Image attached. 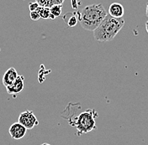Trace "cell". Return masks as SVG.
Returning a JSON list of instances; mask_svg holds the SVG:
<instances>
[{
    "instance_id": "17",
    "label": "cell",
    "mask_w": 148,
    "mask_h": 145,
    "mask_svg": "<svg viewBox=\"0 0 148 145\" xmlns=\"http://www.w3.org/2000/svg\"><path fill=\"white\" fill-rule=\"evenodd\" d=\"M40 145H51V144H46V143H45V144H40Z\"/></svg>"
},
{
    "instance_id": "14",
    "label": "cell",
    "mask_w": 148,
    "mask_h": 145,
    "mask_svg": "<svg viewBox=\"0 0 148 145\" xmlns=\"http://www.w3.org/2000/svg\"><path fill=\"white\" fill-rule=\"evenodd\" d=\"M29 16H30V18L32 20H39L40 18V14H39V13L37 11H32V12H30Z\"/></svg>"
},
{
    "instance_id": "16",
    "label": "cell",
    "mask_w": 148,
    "mask_h": 145,
    "mask_svg": "<svg viewBox=\"0 0 148 145\" xmlns=\"http://www.w3.org/2000/svg\"><path fill=\"white\" fill-rule=\"evenodd\" d=\"M146 29H147V32L148 33V20L147 21V23H146Z\"/></svg>"
},
{
    "instance_id": "6",
    "label": "cell",
    "mask_w": 148,
    "mask_h": 145,
    "mask_svg": "<svg viewBox=\"0 0 148 145\" xmlns=\"http://www.w3.org/2000/svg\"><path fill=\"white\" fill-rule=\"evenodd\" d=\"M24 88H25V77L23 76H19V75L17 77V79L15 80V82H14L12 85H10L9 86H6L7 92L10 95L14 96V97L23 91Z\"/></svg>"
},
{
    "instance_id": "13",
    "label": "cell",
    "mask_w": 148,
    "mask_h": 145,
    "mask_svg": "<svg viewBox=\"0 0 148 145\" xmlns=\"http://www.w3.org/2000/svg\"><path fill=\"white\" fill-rule=\"evenodd\" d=\"M39 7H40V4H39L37 2L30 3L29 4V11H30V12H32V11H36Z\"/></svg>"
},
{
    "instance_id": "5",
    "label": "cell",
    "mask_w": 148,
    "mask_h": 145,
    "mask_svg": "<svg viewBox=\"0 0 148 145\" xmlns=\"http://www.w3.org/2000/svg\"><path fill=\"white\" fill-rule=\"evenodd\" d=\"M26 131H27V129L23 125H21L18 122L13 123L9 129V135L11 136L12 138L16 139V140L21 139L25 136Z\"/></svg>"
},
{
    "instance_id": "7",
    "label": "cell",
    "mask_w": 148,
    "mask_h": 145,
    "mask_svg": "<svg viewBox=\"0 0 148 145\" xmlns=\"http://www.w3.org/2000/svg\"><path fill=\"white\" fill-rule=\"evenodd\" d=\"M18 76V72L14 68V67H10L9 68L5 73L4 75L3 76V86L6 87V86H9L10 85H12L14 82H15V80L17 79V77Z\"/></svg>"
},
{
    "instance_id": "8",
    "label": "cell",
    "mask_w": 148,
    "mask_h": 145,
    "mask_svg": "<svg viewBox=\"0 0 148 145\" xmlns=\"http://www.w3.org/2000/svg\"><path fill=\"white\" fill-rule=\"evenodd\" d=\"M108 13H109L108 14H110L114 18H120L124 16L125 9L122 4H120L119 3H113L109 7Z\"/></svg>"
},
{
    "instance_id": "11",
    "label": "cell",
    "mask_w": 148,
    "mask_h": 145,
    "mask_svg": "<svg viewBox=\"0 0 148 145\" xmlns=\"http://www.w3.org/2000/svg\"><path fill=\"white\" fill-rule=\"evenodd\" d=\"M62 4H56L52 7L50 8L51 11V17L50 18L54 19L56 17H59L62 14Z\"/></svg>"
},
{
    "instance_id": "12",
    "label": "cell",
    "mask_w": 148,
    "mask_h": 145,
    "mask_svg": "<svg viewBox=\"0 0 148 145\" xmlns=\"http://www.w3.org/2000/svg\"><path fill=\"white\" fill-rule=\"evenodd\" d=\"M37 12L39 13L40 16L41 18H50L51 17V11H50V8H46V7H41L40 6L38 9L36 10Z\"/></svg>"
},
{
    "instance_id": "1",
    "label": "cell",
    "mask_w": 148,
    "mask_h": 145,
    "mask_svg": "<svg viewBox=\"0 0 148 145\" xmlns=\"http://www.w3.org/2000/svg\"><path fill=\"white\" fill-rule=\"evenodd\" d=\"M107 14L101 3L88 5L78 12V22L85 30L94 31Z\"/></svg>"
},
{
    "instance_id": "10",
    "label": "cell",
    "mask_w": 148,
    "mask_h": 145,
    "mask_svg": "<svg viewBox=\"0 0 148 145\" xmlns=\"http://www.w3.org/2000/svg\"><path fill=\"white\" fill-rule=\"evenodd\" d=\"M36 2L41 7L51 8L56 4H62L63 0H36Z\"/></svg>"
},
{
    "instance_id": "2",
    "label": "cell",
    "mask_w": 148,
    "mask_h": 145,
    "mask_svg": "<svg viewBox=\"0 0 148 145\" xmlns=\"http://www.w3.org/2000/svg\"><path fill=\"white\" fill-rule=\"evenodd\" d=\"M124 25L125 20L123 18H116L107 14L99 27L93 31V36L99 42L111 41L124 27Z\"/></svg>"
},
{
    "instance_id": "3",
    "label": "cell",
    "mask_w": 148,
    "mask_h": 145,
    "mask_svg": "<svg viewBox=\"0 0 148 145\" xmlns=\"http://www.w3.org/2000/svg\"><path fill=\"white\" fill-rule=\"evenodd\" d=\"M98 116L94 109H88L81 112L78 116L74 118L73 122H71V126L77 128L79 134L88 133L96 129L95 118Z\"/></svg>"
},
{
    "instance_id": "9",
    "label": "cell",
    "mask_w": 148,
    "mask_h": 145,
    "mask_svg": "<svg viewBox=\"0 0 148 145\" xmlns=\"http://www.w3.org/2000/svg\"><path fill=\"white\" fill-rule=\"evenodd\" d=\"M63 20L69 27H74L78 22V12L67 13L63 16Z\"/></svg>"
},
{
    "instance_id": "4",
    "label": "cell",
    "mask_w": 148,
    "mask_h": 145,
    "mask_svg": "<svg viewBox=\"0 0 148 145\" xmlns=\"http://www.w3.org/2000/svg\"><path fill=\"white\" fill-rule=\"evenodd\" d=\"M18 122L26 129H32L39 124V121L36 116L34 114L32 111H29V110L22 112L19 114Z\"/></svg>"
},
{
    "instance_id": "15",
    "label": "cell",
    "mask_w": 148,
    "mask_h": 145,
    "mask_svg": "<svg viewBox=\"0 0 148 145\" xmlns=\"http://www.w3.org/2000/svg\"><path fill=\"white\" fill-rule=\"evenodd\" d=\"M146 14H147V16L148 17V3L147 4V9H146Z\"/></svg>"
}]
</instances>
